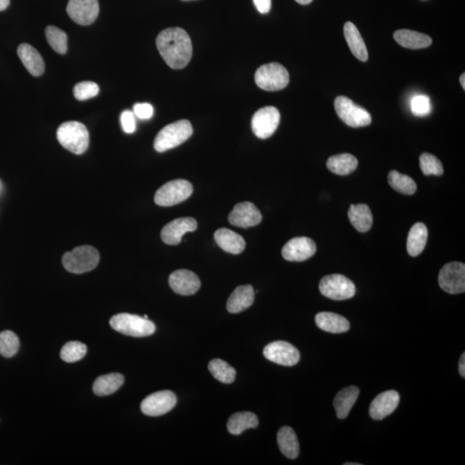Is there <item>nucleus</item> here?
Masks as SVG:
<instances>
[{
    "mask_svg": "<svg viewBox=\"0 0 465 465\" xmlns=\"http://www.w3.org/2000/svg\"><path fill=\"white\" fill-rule=\"evenodd\" d=\"M159 54L173 69H182L193 58V44L189 35L181 28L162 30L156 38Z\"/></svg>",
    "mask_w": 465,
    "mask_h": 465,
    "instance_id": "obj_1",
    "label": "nucleus"
},
{
    "mask_svg": "<svg viewBox=\"0 0 465 465\" xmlns=\"http://www.w3.org/2000/svg\"><path fill=\"white\" fill-rule=\"evenodd\" d=\"M193 134V126L189 121H176L159 131L155 139V149L159 152L170 150L184 143Z\"/></svg>",
    "mask_w": 465,
    "mask_h": 465,
    "instance_id": "obj_2",
    "label": "nucleus"
},
{
    "mask_svg": "<svg viewBox=\"0 0 465 465\" xmlns=\"http://www.w3.org/2000/svg\"><path fill=\"white\" fill-rule=\"evenodd\" d=\"M60 145L74 155H83L89 147V132L83 123L71 121L62 124L58 130Z\"/></svg>",
    "mask_w": 465,
    "mask_h": 465,
    "instance_id": "obj_3",
    "label": "nucleus"
},
{
    "mask_svg": "<svg viewBox=\"0 0 465 465\" xmlns=\"http://www.w3.org/2000/svg\"><path fill=\"white\" fill-rule=\"evenodd\" d=\"M100 255L95 247L81 246L63 255L62 264L69 272L81 274L97 267Z\"/></svg>",
    "mask_w": 465,
    "mask_h": 465,
    "instance_id": "obj_4",
    "label": "nucleus"
},
{
    "mask_svg": "<svg viewBox=\"0 0 465 465\" xmlns=\"http://www.w3.org/2000/svg\"><path fill=\"white\" fill-rule=\"evenodd\" d=\"M109 324L115 331L132 337L150 336L156 329L155 323L148 319L128 313L114 315Z\"/></svg>",
    "mask_w": 465,
    "mask_h": 465,
    "instance_id": "obj_5",
    "label": "nucleus"
},
{
    "mask_svg": "<svg viewBox=\"0 0 465 465\" xmlns=\"http://www.w3.org/2000/svg\"><path fill=\"white\" fill-rule=\"evenodd\" d=\"M255 83L263 90L278 91L288 86L290 74L281 64H265L258 67L255 73Z\"/></svg>",
    "mask_w": 465,
    "mask_h": 465,
    "instance_id": "obj_6",
    "label": "nucleus"
},
{
    "mask_svg": "<svg viewBox=\"0 0 465 465\" xmlns=\"http://www.w3.org/2000/svg\"><path fill=\"white\" fill-rule=\"evenodd\" d=\"M193 193V184L189 181L176 179L170 181L156 191L155 204L162 207H170L182 203Z\"/></svg>",
    "mask_w": 465,
    "mask_h": 465,
    "instance_id": "obj_7",
    "label": "nucleus"
},
{
    "mask_svg": "<svg viewBox=\"0 0 465 465\" xmlns=\"http://www.w3.org/2000/svg\"><path fill=\"white\" fill-rule=\"evenodd\" d=\"M335 108L340 119L351 128L365 127L371 123L370 113L345 96L336 98Z\"/></svg>",
    "mask_w": 465,
    "mask_h": 465,
    "instance_id": "obj_8",
    "label": "nucleus"
},
{
    "mask_svg": "<svg viewBox=\"0 0 465 465\" xmlns=\"http://www.w3.org/2000/svg\"><path fill=\"white\" fill-rule=\"evenodd\" d=\"M323 296L335 301L350 299L356 293V287L346 277L340 274L325 276L319 285Z\"/></svg>",
    "mask_w": 465,
    "mask_h": 465,
    "instance_id": "obj_9",
    "label": "nucleus"
},
{
    "mask_svg": "<svg viewBox=\"0 0 465 465\" xmlns=\"http://www.w3.org/2000/svg\"><path fill=\"white\" fill-rule=\"evenodd\" d=\"M440 288L449 294H460L465 291V265L450 262L443 266L439 274Z\"/></svg>",
    "mask_w": 465,
    "mask_h": 465,
    "instance_id": "obj_10",
    "label": "nucleus"
},
{
    "mask_svg": "<svg viewBox=\"0 0 465 465\" xmlns=\"http://www.w3.org/2000/svg\"><path fill=\"white\" fill-rule=\"evenodd\" d=\"M280 123L279 109L273 106H266L255 113L252 119V130L261 139H267L276 132Z\"/></svg>",
    "mask_w": 465,
    "mask_h": 465,
    "instance_id": "obj_11",
    "label": "nucleus"
},
{
    "mask_svg": "<svg viewBox=\"0 0 465 465\" xmlns=\"http://www.w3.org/2000/svg\"><path fill=\"white\" fill-rule=\"evenodd\" d=\"M263 354L268 360L283 367H293L300 360V353L290 343L279 340L265 346Z\"/></svg>",
    "mask_w": 465,
    "mask_h": 465,
    "instance_id": "obj_12",
    "label": "nucleus"
},
{
    "mask_svg": "<svg viewBox=\"0 0 465 465\" xmlns=\"http://www.w3.org/2000/svg\"><path fill=\"white\" fill-rule=\"evenodd\" d=\"M176 403L175 394L170 390H163L146 397L141 404V410L148 416H161L171 411Z\"/></svg>",
    "mask_w": 465,
    "mask_h": 465,
    "instance_id": "obj_13",
    "label": "nucleus"
},
{
    "mask_svg": "<svg viewBox=\"0 0 465 465\" xmlns=\"http://www.w3.org/2000/svg\"><path fill=\"white\" fill-rule=\"evenodd\" d=\"M67 12L73 22L80 26H90L98 16V0H69Z\"/></svg>",
    "mask_w": 465,
    "mask_h": 465,
    "instance_id": "obj_14",
    "label": "nucleus"
},
{
    "mask_svg": "<svg viewBox=\"0 0 465 465\" xmlns=\"http://www.w3.org/2000/svg\"><path fill=\"white\" fill-rule=\"evenodd\" d=\"M317 252L315 241L308 237L293 238L282 249L283 258L288 261L301 262L308 260Z\"/></svg>",
    "mask_w": 465,
    "mask_h": 465,
    "instance_id": "obj_15",
    "label": "nucleus"
},
{
    "mask_svg": "<svg viewBox=\"0 0 465 465\" xmlns=\"http://www.w3.org/2000/svg\"><path fill=\"white\" fill-rule=\"evenodd\" d=\"M229 221L233 226L247 229L260 225L262 215L254 204L243 202L234 206L229 216Z\"/></svg>",
    "mask_w": 465,
    "mask_h": 465,
    "instance_id": "obj_16",
    "label": "nucleus"
},
{
    "mask_svg": "<svg viewBox=\"0 0 465 465\" xmlns=\"http://www.w3.org/2000/svg\"><path fill=\"white\" fill-rule=\"evenodd\" d=\"M198 229V222L193 218H181L168 223L161 230V240L168 245L179 244L184 234Z\"/></svg>",
    "mask_w": 465,
    "mask_h": 465,
    "instance_id": "obj_17",
    "label": "nucleus"
},
{
    "mask_svg": "<svg viewBox=\"0 0 465 465\" xmlns=\"http://www.w3.org/2000/svg\"><path fill=\"white\" fill-rule=\"evenodd\" d=\"M171 288L182 296H191L200 289L201 282L198 277L189 270H177L169 277Z\"/></svg>",
    "mask_w": 465,
    "mask_h": 465,
    "instance_id": "obj_18",
    "label": "nucleus"
},
{
    "mask_svg": "<svg viewBox=\"0 0 465 465\" xmlns=\"http://www.w3.org/2000/svg\"><path fill=\"white\" fill-rule=\"evenodd\" d=\"M400 396L396 390H388L376 397L370 406V415L376 421H381L392 414L398 407Z\"/></svg>",
    "mask_w": 465,
    "mask_h": 465,
    "instance_id": "obj_19",
    "label": "nucleus"
},
{
    "mask_svg": "<svg viewBox=\"0 0 465 465\" xmlns=\"http://www.w3.org/2000/svg\"><path fill=\"white\" fill-rule=\"evenodd\" d=\"M17 55H19L21 62L24 66L29 71L31 76L35 77L41 76L44 73L45 64L40 53L37 49L32 47L31 45L23 44L19 45L17 49Z\"/></svg>",
    "mask_w": 465,
    "mask_h": 465,
    "instance_id": "obj_20",
    "label": "nucleus"
},
{
    "mask_svg": "<svg viewBox=\"0 0 465 465\" xmlns=\"http://www.w3.org/2000/svg\"><path fill=\"white\" fill-rule=\"evenodd\" d=\"M254 290L250 285L237 287L230 295L227 303V308L233 314L240 313L253 305Z\"/></svg>",
    "mask_w": 465,
    "mask_h": 465,
    "instance_id": "obj_21",
    "label": "nucleus"
},
{
    "mask_svg": "<svg viewBox=\"0 0 465 465\" xmlns=\"http://www.w3.org/2000/svg\"><path fill=\"white\" fill-rule=\"evenodd\" d=\"M214 237L218 246L227 253L240 254L246 247V243L243 237L229 229L223 228L216 230Z\"/></svg>",
    "mask_w": 465,
    "mask_h": 465,
    "instance_id": "obj_22",
    "label": "nucleus"
},
{
    "mask_svg": "<svg viewBox=\"0 0 465 465\" xmlns=\"http://www.w3.org/2000/svg\"><path fill=\"white\" fill-rule=\"evenodd\" d=\"M315 323L323 331L342 333L349 331L350 322L342 315L332 312H321L315 317Z\"/></svg>",
    "mask_w": 465,
    "mask_h": 465,
    "instance_id": "obj_23",
    "label": "nucleus"
},
{
    "mask_svg": "<svg viewBox=\"0 0 465 465\" xmlns=\"http://www.w3.org/2000/svg\"><path fill=\"white\" fill-rule=\"evenodd\" d=\"M358 396H360V389L356 386H349L340 390L333 401V407H335L337 417L343 420L349 416Z\"/></svg>",
    "mask_w": 465,
    "mask_h": 465,
    "instance_id": "obj_24",
    "label": "nucleus"
},
{
    "mask_svg": "<svg viewBox=\"0 0 465 465\" xmlns=\"http://www.w3.org/2000/svg\"><path fill=\"white\" fill-rule=\"evenodd\" d=\"M344 35H345L347 44H349L350 51L355 58L361 60V62H367L368 51L367 46H365L360 32L358 31L355 24L351 22L346 23L344 26Z\"/></svg>",
    "mask_w": 465,
    "mask_h": 465,
    "instance_id": "obj_25",
    "label": "nucleus"
},
{
    "mask_svg": "<svg viewBox=\"0 0 465 465\" xmlns=\"http://www.w3.org/2000/svg\"><path fill=\"white\" fill-rule=\"evenodd\" d=\"M394 38L402 47L410 49L428 48L432 42L429 35L410 30H396L394 33Z\"/></svg>",
    "mask_w": 465,
    "mask_h": 465,
    "instance_id": "obj_26",
    "label": "nucleus"
},
{
    "mask_svg": "<svg viewBox=\"0 0 465 465\" xmlns=\"http://www.w3.org/2000/svg\"><path fill=\"white\" fill-rule=\"evenodd\" d=\"M349 218L351 225L361 233L369 231L374 223V216L367 204H351Z\"/></svg>",
    "mask_w": 465,
    "mask_h": 465,
    "instance_id": "obj_27",
    "label": "nucleus"
},
{
    "mask_svg": "<svg viewBox=\"0 0 465 465\" xmlns=\"http://www.w3.org/2000/svg\"><path fill=\"white\" fill-rule=\"evenodd\" d=\"M427 227L422 222H417L412 227L407 236V250L411 256L416 257L423 252L428 243Z\"/></svg>",
    "mask_w": 465,
    "mask_h": 465,
    "instance_id": "obj_28",
    "label": "nucleus"
},
{
    "mask_svg": "<svg viewBox=\"0 0 465 465\" xmlns=\"http://www.w3.org/2000/svg\"><path fill=\"white\" fill-rule=\"evenodd\" d=\"M278 445L280 450L290 459H297L299 455V442L296 432L290 427H283L278 432Z\"/></svg>",
    "mask_w": 465,
    "mask_h": 465,
    "instance_id": "obj_29",
    "label": "nucleus"
},
{
    "mask_svg": "<svg viewBox=\"0 0 465 465\" xmlns=\"http://www.w3.org/2000/svg\"><path fill=\"white\" fill-rule=\"evenodd\" d=\"M258 420L256 415L251 412H240L232 415L228 421V430L230 434L240 435L250 428H256Z\"/></svg>",
    "mask_w": 465,
    "mask_h": 465,
    "instance_id": "obj_30",
    "label": "nucleus"
},
{
    "mask_svg": "<svg viewBox=\"0 0 465 465\" xmlns=\"http://www.w3.org/2000/svg\"><path fill=\"white\" fill-rule=\"evenodd\" d=\"M358 161L355 156L350 154L333 155L326 162L330 172L338 175H349L357 169Z\"/></svg>",
    "mask_w": 465,
    "mask_h": 465,
    "instance_id": "obj_31",
    "label": "nucleus"
},
{
    "mask_svg": "<svg viewBox=\"0 0 465 465\" xmlns=\"http://www.w3.org/2000/svg\"><path fill=\"white\" fill-rule=\"evenodd\" d=\"M123 383L124 377L120 374L100 376L96 379L92 389L98 396H109L119 390Z\"/></svg>",
    "mask_w": 465,
    "mask_h": 465,
    "instance_id": "obj_32",
    "label": "nucleus"
},
{
    "mask_svg": "<svg viewBox=\"0 0 465 465\" xmlns=\"http://www.w3.org/2000/svg\"><path fill=\"white\" fill-rule=\"evenodd\" d=\"M209 370L213 377L223 383H232L236 377L234 368L220 358H216L209 362Z\"/></svg>",
    "mask_w": 465,
    "mask_h": 465,
    "instance_id": "obj_33",
    "label": "nucleus"
},
{
    "mask_svg": "<svg viewBox=\"0 0 465 465\" xmlns=\"http://www.w3.org/2000/svg\"><path fill=\"white\" fill-rule=\"evenodd\" d=\"M388 181L390 186L399 193L413 195L417 190L416 184L410 176L402 175L395 170L389 172Z\"/></svg>",
    "mask_w": 465,
    "mask_h": 465,
    "instance_id": "obj_34",
    "label": "nucleus"
},
{
    "mask_svg": "<svg viewBox=\"0 0 465 465\" xmlns=\"http://www.w3.org/2000/svg\"><path fill=\"white\" fill-rule=\"evenodd\" d=\"M46 37L51 47L60 55L67 51V35L63 30L55 26H48L45 30Z\"/></svg>",
    "mask_w": 465,
    "mask_h": 465,
    "instance_id": "obj_35",
    "label": "nucleus"
},
{
    "mask_svg": "<svg viewBox=\"0 0 465 465\" xmlns=\"http://www.w3.org/2000/svg\"><path fill=\"white\" fill-rule=\"evenodd\" d=\"M19 339L15 333L6 330L0 333V354L5 358H12L19 349Z\"/></svg>",
    "mask_w": 465,
    "mask_h": 465,
    "instance_id": "obj_36",
    "label": "nucleus"
},
{
    "mask_svg": "<svg viewBox=\"0 0 465 465\" xmlns=\"http://www.w3.org/2000/svg\"><path fill=\"white\" fill-rule=\"evenodd\" d=\"M87 347L85 344L79 342H67L60 351V358L67 363H73L86 356Z\"/></svg>",
    "mask_w": 465,
    "mask_h": 465,
    "instance_id": "obj_37",
    "label": "nucleus"
},
{
    "mask_svg": "<svg viewBox=\"0 0 465 465\" xmlns=\"http://www.w3.org/2000/svg\"><path fill=\"white\" fill-rule=\"evenodd\" d=\"M420 166L425 176H441L444 173L442 163L436 156L423 152L420 157Z\"/></svg>",
    "mask_w": 465,
    "mask_h": 465,
    "instance_id": "obj_38",
    "label": "nucleus"
},
{
    "mask_svg": "<svg viewBox=\"0 0 465 465\" xmlns=\"http://www.w3.org/2000/svg\"><path fill=\"white\" fill-rule=\"evenodd\" d=\"M98 92V85L92 81H83V82L78 83L73 89L74 97L80 101L94 98Z\"/></svg>",
    "mask_w": 465,
    "mask_h": 465,
    "instance_id": "obj_39",
    "label": "nucleus"
},
{
    "mask_svg": "<svg viewBox=\"0 0 465 465\" xmlns=\"http://www.w3.org/2000/svg\"><path fill=\"white\" fill-rule=\"evenodd\" d=\"M412 112L414 116H425L431 112L430 98L428 96L417 95L411 102Z\"/></svg>",
    "mask_w": 465,
    "mask_h": 465,
    "instance_id": "obj_40",
    "label": "nucleus"
},
{
    "mask_svg": "<svg viewBox=\"0 0 465 465\" xmlns=\"http://www.w3.org/2000/svg\"><path fill=\"white\" fill-rule=\"evenodd\" d=\"M121 124H122L124 132L132 134L136 131V116L134 112L130 111H124L121 115Z\"/></svg>",
    "mask_w": 465,
    "mask_h": 465,
    "instance_id": "obj_41",
    "label": "nucleus"
},
{
    "mask_svg": "<svg viewBox=\"0 0 465 465\" xmlns=\"http://www.w3.org/2000/svg\"><path fill=\"white\" fill-rule=\"evenodd\" d=\"M134 114L137 116L138 119L143 120L150 119L152 115H154V108L150 104L148 103H141V104H137L134 105Z\"/></svg>",
    "mask_w": 465,
    "mask_h": 465,
    "instance_id": "obj_42",
    "label": "nucleus"
},
{
    "mask_svg": "<svg viewBox=\"0 0 465 465\" xmlns=\"http://www.w3.org/2000/svg\"><path fill=\"white\" fill-rule=\"evenodd\" d=\"M254 6L262 14H267L272 8V0H253Z\"/></svg>",
    "mask_w": 465,
    "mask_h": 465,
    "instance_id": "obj_43",
    "label": "nucleus"
},
{
    "mask_svg": "<svg viewBox=\"0 0 465 465\" xmlns=\"http://www.w3.org/2000/svg\"><path fill=\"white\" fill-rule=\"evenodd\" d=\"M459 370L461 377L465 378V353L460 358Z\"/></svg>",
    "mask_w": 465,
    "mask_h": 465,
    "instance_id": "obj_44",
    "label": "nucleus"
},
{
    "mask_svg": "<svg viewBox=\"0 0 465 465\" xmlns=\"http://www.w3.org/2000/svg\"><path fill=\"white\" fill-rule=\"evenodd\" d=\"M10 5V0H0V12L6 10Z\"/></svg>",
    "mask_w": 465,
    "mask_h": 465,
    "instance_id": "obj_45",
    "label": "nucleus"
},
{
    "mask_svg": "<svg viewBox=\"0 0 465 465\" xmlns=\"http://www.w3.org/2000/svg\"><path fill=\"white\" fill-rule=\"evenodd\" d=\"M296 1L298 3H300V5H308V3H310L313 0H296Z\"/></svg>",
    "mask_w": 465,
    "mask_h": 465,
    "instance_id": "obj_46",
    "label": "nucleus"
},
{
    "mask_svg": "<svg viewBox=\"0 0 465 465\" xmlns=\"http://www.w3.org/2000/svg\"><path fill=\"white\" fill-rule=\"evenodd\" d=\"M465 74L463 73L462 76H460V84L461 86H462L464 90L465 89Z\"/></svg>",
    "mask_w": 465,
    "mask_h": 465,
    "instance_id": "obj_47",
    "label": "nucleus"
},
{
    "mask_svg": "<svg viewBox=\"0 0 465 465\" xmlns=\"http://www.w3.org/2000/svg\"><path fill=\"white\" fill-rule=\"evenodd\" d=\"M345 464H346V465H360V464H358V463H356V464H353V463H346Z\"/></svg>",
    "mask_w": 465,
    "mask_h": 465,
    "instance_id": "obj_48",
    "label": "nucleus"
}]
</instances>
